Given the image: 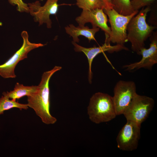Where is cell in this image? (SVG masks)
I'll use <instances>...</instances> for the list:
<instances>
[{
    "instance_id": "obj_1",
    "label": "cell",
    "mask_w": 157,
    "mask_h": 157,
    "mask_svg": "<svg viewBox=\"0 0 157 157\" xmlns=\"http://www.w3.org/2000/svg\"><path fill=\"white\" fill-rule=\"evenodd\" d=\"M61 67L55 66L52 69L43 74L37 91L27 97V104L28 107L34 110L42 122L47 124H53L57 121L50 112V94L49 83L52 76L60 70Z\"/></svg>"
},
{
    "instance_id": "obj_2",
    "label": "cell",
    "mask_w": 157,
    "mask_h": 157,
    "mask_svg": "<svg viewBox=\"0 0 157 157\" xmlns=\"http://www.w3.org/2000/svg\"><path fill=\"white\" fill-rule=\"evenodd\" d=\"M151 10L150 6L143 8L131 18L127 26V41L131 43L132 51L139 55L141 50L145 47V41L157 28L155 26L149 25L146 22L147 14Z\"/></svg>"
},
{
    "instance_id": "obj_3",
    "label": "cell",
    "mask_w": 157,
    "mask_h": 157,
    "mask_svg": "<svg viewBox=\"0 0 157 157\" xmlns=\"http://www.w3.org/2000/svg\"><path fill=\"white\" fill-rule=\"evenodd\" d=\"M87 112L90 119L96 124L110 121L117 115L113 97L101 92L91 97Z\"/></svg>"
},
{
    "instance_id": "obj_4",
    "label": "cell",
    "mask_w": 157,
    "mask_h": 157,
    "mask_svg": "<svg viewBox=\"0 0 157 157\" xmlns=\"http://www.w3.org/2000/svg\"><path fill=\"white\" fill-rule=\"evenodd\" d=\"M103 10L108 17L111 26L110 34L108 38H106L105 42L109 44L111 42L117 44L124 45L128 42L126 31L128 25L131 18L138 13V10L126 16L118 13L113 8Z\"/></svg>"
},
{
    "instance_id": "obj_5",
    "label": "cell",
    "mask_w": 157,
    "mask_h": 157,
    "mask_svg": "<svg viewBox=\"0 0 157 157\" xmlns=\"http://www.w3.org/2000/svg\"><path fill=\"white\" fill-rule=\"evenodd\" d=\"M21 35L23 43L21 48L5 63L0 65V75L4 78H15V69L18 63L27 58L28 53L31 51L44 45L40 43L30 42L28 40V33L26 31H22Z\"/></svg>"
},
{
    "instance_id": "obj_6",
    "label": "cell",
    "mask_w": 157,
    "mask_h": 157,
    "mask_svg": "<svg viewBox=\"0 0 157 157\" xmlns=\"http://www.w3.org/2000/svg\"><path fill=\"white\" fill-rule=\"evenodd\" d=\"M154 105V101L152 98L137 94L123 114L127 121H132L141 125L148 117Z\"/></svg>"
},
{
    "instance_id": "obj_7",
    "label": "cell",
    "mask_w": 157,
    "mask_h": 157,
    "mask_svg": "<svg viewBox=\"0 0 157 157\" xmlns=\"http://www.w3.org/2000/svg\"><path fill=\"white\" fill-rule=\"evenodd\" d=\"M113 99L117 115L123 114L137 94L136 86L132 81L120 80L114 88Z\"/></svg>"
},
{
    "instance_id": "obj_8",
    "label": "cell",
    "mask_w": 157,
    "mask_h": 157,
    "mask_svg": "<svg viewBox=\"0 0 157 157\" xmlns=\"http://www.w3.org/2000/svg\"><path fill=\"white\" fill-rule=\"evenodd\" d=\"M140 126L133 122L127 121L116 138L119 149L127 151L137 149L140 137Z\"/></svg>"
},
{
    "instance_id": "obj_9",
    "label": "cell",
    "mask_w": 157,
    "mask_h": 157,
    "mask_svg": "<svg viewBox=\"0 0 157 157\" xmlns=\"http://www.w3.org/2000/svg\"><path fill=\"white\" fill-rule=\"evenodd\" d=\"M149 47H144L140 52L142 58L139 61L126 65L123 68L126 70L130 71L137 70L142 68L151 69L157 63V32H153L150 36Z\"/></svg>"
},
{
    "instance_id": "obj_10",
    "label": "cell",
    "mask_w": 157,
    "mask_h": 157,
    "mask_svg": "<svg viewBox=\"0 0 157 157\" xmlns=\"http://www.w3.org/2000/svg\"><path fill=\"white\" fill-rule=\"evenodd\" d=\"M58 0H47L43 6H41L39 1L28 3L29 12L34 17L35 22H39L40 25L46 23L47 27L50 28L52 22L49 16L57 13L59 6L58 3Z\"/></svg>"
},
{
    "instance_id": "obj_11",
    "label": "cell",
    "mask_w": 157,
    "mask_h": 157,
    "mask_svg": "<svg viewBox=\"0 0 157 157\" xmlns=\"http://www.w3.org/2000/svg\"><path fill=\"white\" fill-rule=\"evenodd\" d=\"M76 20L79 26H84L85 23H90L93 27H98L103 31L105 36L108 38L110 34V28L107 25V15L103 9L83 10L81 15L76 18Z\"/></svg>"
},
{
    "instance_id": "obj_12",
    "label": "cell",
    "mask_w": 157,
    "mask_h": 157,
    "mask_svg": "<svg viewBox=\"0 0 157 157\" xmlns=\"http://www.w3.org/2000/svg\"><path fill=\"white\" fill-rule=\"evenodd\" d=\"M72 44L74 46V49L76 52H82L86 56L89 64L88 81L90 83H92V73L91 70L92 65L94 58L98 54L105 51L109 53L117 52L122 50H128L129 49L124 45L117 44L112 46L110 44L105 42L101 46L99 47L94 46L92 47L86 48L78 45L73 41Z\"/></svg>"
},
{
    "instance_id": "obj_13",
    "label": "cell",
    "mask_w": 157,
    "mask_h": 157,
    "mask_svg": "<svg viewBox=\"0 0 157 157\" xmlns=\"http://www.w3.org/2000/svg\"><path fill=\"white\" fill-rule=\"evenodd\" d=\"M65 29L67 33L72 37L73 41L75 42H79V40L78 37L80 35L85 37L89 41L96 40L95 35L99 30V28L98 27L90 28L84 26L76 27L72 24L67 26Z\"/></svg>"
},
{
    "instance_id": "obj_14",
    "label": "cell",
    "mask_w": 157,
    "mask_h": 157,
    "mask_svg": "<svg viewBox=\"0 0 157 157\" xmlns=\"http://www.w3.org/2000/svg\"><path fill=\"white\" fill-rule=\"evenodd\" d=\"M38 88V85L25 86L17 83L13 90L4 92L2 94L9 98L16 101L25 96L28 97L32 95L37 91Z\"/></svg>"
},
{
    "instance_id": "obj_15",
    "label": "cell",
    "mask_w": 157,
    "mask_h": 157,
    "mask_svg": "<svg viewBox=\"0 0 157 157\" xmlns=\"http://www.w3.org/2000/svg\"><path fill=\"white\" fill-rule=\"evenodd\" d=\"M131 1L130 0H111L113 8L121 15H130L135 12Z\"/></svg>"
},
{
    "instance_id": "obj_16",
    "label": "cell",
    "mask_w": 157,
    "mask_h": 157,
    "mask_svg": "<svg viewBox=\"0 0 157 157\" xmlns=\"http://www.w3.org/2000/svg\"><path fill=\"white\" fill-rule=\"evenodd\" d=\"M17 108L20 110H27L28 107L27 104H21L4 96L0 98V115L3 114L4 111L12 108Z\"/></svg>"
},
{
    "instance_id": "obj_17",
    "label": "cell",
    "mask_w": 157,
    "mask_h": 157,
    "mask_svg": "<svg viewBox=\"0 0 157 157\" xmlns=\"http://www.w3.org/2000/svg\"><path fill=\"white\" fill-rule=\"evenodd\" d=\"M76 5L83 10H91L96 8L105 9L102 0H76Z\"/></svg>"
},
{
    "instance_id": "obj_18",
    "label": "cell",
    "mask_w": 157,
    "mask_h": 157,
    "mask_svg": "<svg viewBox=\"0 0 157 157\" xmlns=\"http://www.w3.org/2000/svg\"><path fill=\"white\" fill-rule=\"evenodd\" d=\"M156 0H132L131 4L133 10L135 11L145 6H149Z\"/></svg>"
},
{
    "instance_id": "obj_19",
    "label": "cell",
    "mask_w": 157,
    "mask_h": 157,
    "mask_svg": "<svg viewBox=\"0 0 157 157\" xmlns=\"http://www.w3.org/2000/svg\"><path fill=\"white\" fill-rule=\"evenodd\" d=\"M9 3L13 6H17V10L20 12L29 13L28 4L24 3L22 0H8Z\"/></svg>"
},
{
    "instance_id": "obj_20",
    "label": "cell",
    "mask_w": 157,
    "mask_h": 157,
    "mask_svg": "<svg viewBox=\"0 0 157 157\" xmlns=\"http://www.w3.org/2000/svg\"><path fill=\"white\" fill-rule=\"evenodd\" d=\"M104 2L105 8L104 9L112 8L111 0H102Z\"/></svg>"
}]
</instances>
